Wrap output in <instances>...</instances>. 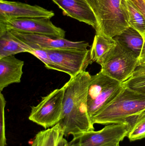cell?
I'll return each instance as SVG.
<instances>
[{"instance_id":"1","label":"cell","mask_w":145,"mask_h":146,"mask_svg":"<svg viewBox=\"0 0 145 146\" xmlns=\"http://www.w3.org/2000/svg\"><path fill=\"white\" fill-rule=\"evenodd\" d=\"M91 75L87 71L70 77L64 88L63 110L58 124L65 137L94 130L87 110V93Z\"/></svg>"},{"instance_id":"2","label":"cell","mask_w":145,"mask_h":146,"mask_svg":"<svg viewBox=\"0 0 145 146\" xmlns=\"http://www.w3.org/2000/svg\"><path fill=\"white\" fill-rule=\"evenodd\" d=\"M145 110V94L123 86L119 94L92 119L93 124L125 123L126 120Z\"/></svg>"},{"instance_id":"3","label":"cell","mask_w":145,"mask_h":146,"mask_svg":"<svg viewBox=\"0 0 145 146\" xmlns=\"http://www.w3.org/2000/svg\"><path fill=\"white\" fill-rule=\"evenodd\" d=\"M122 82L101 71L91 76L87 93V110L91 120L108 106L123 88Z\"/></svg>"},{"instance_id":"4","label":"cell","mask_w":145,"mask_h":146,"mask_svg":"<svg viewBox=\"0 0 145 146\" xmlns=\"http://www.w3.org/2000/svg\"><path fill=\"white\" fill-rule=\"evenodd\" d=\"M121 0H99L96 35L113 39L130 27L121 6Z\"/></svg>"},{"instance_id":"5","label":"cell","mask_w":145,"mask_h":146,"mask_svg":"<svg viewBox=\"0 0 145 146\" xmlns=\"http://www.w3.org/2000/svg\"><path fill=\"white\" fill-rule=\"evenodd\" d=\"M100 65L102 72L122 83L132 76L138 66V58L116 42Z\"/></svg>"},{"instance_id":"6","label":"cell","mask_w":145,"mask_h":146,"mask_svg":"<svg viewBox=\"0 0 145 146\" xmlns=\"http://www.w3.org/2000/svg\"><path fill=\"white\" fill-rule=\"evenodd\" d=\"M64 94L63 86L43 97L37 105L31 106L29 120L45 129L58 124L62 115Z\"/></svg>"},{"instance_id":"7","label":"cell","mask_w":145,"mask_h":146,"mask_svg":"<svg viewBox=\"0 0 145 146\" xmlns=\"http://www.w3.org/2000/svg\"><path fill=\"white\" fill-rule=\"evenodd\" d=\"M53 66V70L68 74L73 77L86 71L93 62L90 50H46Z\"/></svg>"},{"instance_id":"8","label":"cell","mask_w":145,"mask_h":146,"mask_svg":"<svg viewBox=\"0 0 145 146\" xmlns=\"http://www.w3.org/2000/svg\"><path fill=\"white\" fill-rule=\"evenodd\" d=\"M128 133L125 123L108 124L99 131H89L73 137L69 146H115L127 136Z\"/></svg>"},{"instance_id":"9","label":"cell","mask_w":145,"mask_h":146,"mask_svg":"<svg viewBox=\"0 0 145 146\" xmlns=\"http://www.w3.org/2000/svg\"><path fill=\"white\" fill-rule=\"evenodd\" d=\"M19 41L34 50L69 49L87 50L89 44L85 41L73 42L64 38L43 34L9 31Z\"/></svg>"},{"instance_id":"10","label":"cell","mask_w":145,"mask_h":146,"mask_svg":"<svg viewBox=\"0 0 145 146\" xmlns=\"http://www.w3.org/2000/svg\"><path fill=\"white\" fill-rule=\"evenodd\" d=\"M11 31L64 38L66 35L64 30L54 25L50 19L44 18H23L0 21V31Z\"/></svg>"},{"instance_id":"11","label":"cell","mask_w":145,"mask_h":146,"mask_svg":"<svg viewBox=\"0 0 145 146\" xmlns=\"http://www.w3.org/2000/svg\"><path fill=\"white\" fill-rule=\"evenodd\" d=\"M54 12L37 5L20 2L0 0V21L23 18H44L51 19Z\"/></svg>"},{"instance_id":"12","label":"cell","mask_w":145,"mask_h":146,"mask_svg":"<svg viewBox=\"0 0 145 146\" xmlns=\"http://www.w3.org/2000/svg\"><path fill=\"white\" fill-rule=\"evenodd\" d=\"M62 9L64 14L80 22L98 27L97 17L86 0H52Z\"/></svg>"},{"instance_id":"13","label":"cell","mask_w":145,"mask_h":146,"mask_svg":"<svg viewBox=\"0 0 145 146\" xmlns=\"http://www.w3.org/2000/svg\"><path fill=\"white\" fill-rule=\"evenodd\" d=\"M24 62L14 55L0 59V91L13 83H20L23 74Z\"/></svg>"},{"instance_id":"14","label":"cell","mask_w":145,"mask_h":146,"mask_svg":"<svg viewBox=\"0 0 145 146\" xmlns=\"http://www.w3.org/2000/svg\"><path fill=\"white\" fill-rule=\"evenodd\" d=\"M64 135L58 123L50 128L38 132L31 146H69Z\"/></svg>"},{"instance_id":"15","label":"cell","mask_w":145,"mask_h":146,"mask_svg":"<svg viewBox=\"0 0 145 146\" xmlns=\"http://www.w3.org/2000/svg\"><path fill=\"white\" fill-rule=\"evenodd\" d=\"M139 58L144 44V37L134 28L129 27L113 38Z\"/></svg>"},{"instance_id":"16","label":"cell","mask_w":145,"mask_h":146,"mask_svg":"<svg viewBox=\"0 0 145 146\" xmlns=\"http://www.w3.org/2000/svg\"><path fill=\"white\" fill-rule=\"evenodd\" d=\"M32 49L19 41L9 31H0V59L21 53H30Z\"/></svg>"},{"instance_id":"17","label":"cell","mask_w":145,"mask_h":146,"mask_svg":"<svg viewBox=\"0 0 145 146\" xmlns=\"http://www.w3.org/2000/svg\"><path fill=\"white\" fill-rule=\"evenodd\" d=\"M121 6L130 27L138 31L144 37L145 34V18L130 0H121Z\"/></svg>"},{"instance_id":"18","label":"cell","mask_w":145,"mask_h":146,"mask_svg":"<svg viewBox=\"0 0 145 146\" xmlns=\"http://www.w3.org/2000/svg\"><path fill=\"white\" fill-rule=\"evenodd\" d=\"M115 45L116 42L114 39L96 34L90 49V56L93 62H95L100 65Z\"/></svg>"},{"instance_id":"19","label":"cell","mask_w":145,"mask_h":146,"mask_svg":"<svg viewBox=\"0 0 145 146\" xmlns=\"http://www.w3.org/2000/svg\"><path fill=\"white\" fill-rule=\"evenodd\" d=\"M127 126V137L131 141L145 138V110L129 117L125 122Z\"/></svg>"},{"instance_id":"20","label":"cell","mask_w":145,"mask_h":146,"mask_svg":"<svg viewBox=\"0 0 145 146\" xmlns=\"http://www.w3.org/2000/svg\"><path fill=\"white\" fill-rule=\"evenodd\" d=\"M122 83L123 86L145 94V75L131 76Z\"/></svg>"},{"instance_id":"21","label":"cell","mask_w":145,"mask_h":146,"mask_svg":"<svg viewBox=\"0 0 145 146\" xmlns=\"http://www.w3.org/2000/svg\"><path fill=\"white\" fill-rule=\"evenodd\" d=\"M6 101L3 94L0 93V146L7 145L5 135V107Z\"/></svg>"},{"instance_id":"22","label":"cell","mask_w":145,"mask_h":146,"mask_svg":"<svg viewBox=\"0 0 145 146\" xmlns=\"http://www.w3.org/2000/svg\"><path fill=\"white\" fill-rule=\"evenodd\" d=\"M30 54L33 55L43 62L46 68L53 70L52 63L50 60L49 56L46 50L32 49Z\"/></svg>"},{"instance_id":"23","label":"cell","mask_w":145,"mask_h":146,"mask_svg":"<svg viewBox=\"0 0 145 146\" xmlns=\"http://www.w3.org/2000/svg\"><path fill=\"white\" fill-rule=\"evenodd\" d=\"M145 18V2L144 0H130Z\"/></svg>"},{"instance_id":"24","label":"cell","mask_w":145,"mask_h":146,"mask_svg":"<svg viewBox=\"0 0 145 146\" xmlns=\"http://www.w3.org/2000/svg\"><path fill=\"white\" fill-rule=\"evenodd\" d=\"M97 16L99 7V0H86Z\"/></svg>"},{"instance_id":"25","label":"cell","mask_w":145,"mask_h":146,"mask_svg":"<svg viewBox=\"0 0 145 146\" xmlns=\"http://www.w3.org/2000/svg\"><path fill=\"white\" fill-rule=\"evenodd\" d=\"M144 42L140 56L138 58V66L145 64V34L144 36Z\"/></svg>"},{"instance_id":"26","label":"cell","mask_w":145,"mask_h":146,"mask_svg":"<svg viewBox=\"0 0 145 146\" xmlns=\"http://www.w3.org/2000/svg\"><path fill=\"white\" fill-rule=\"evenodd\" d=\"M145 75V64L138 66L132 76H139Z\"/></svg>"},{"instance_id":"27","label":"cell","mask_w":145,"mask_h":146,"mask_svg":"<svg viewBox=\"0 0 145 146\" xmlns=\"http://www.w3.org/2000/svg\"><path fill=\"white\" fill-rule=\"evenodd\" d=\"M115 146H120V145H117Z\"/></svg>"},{"instance_id":"28","label":"cell","mask_w":145,"mask_h":146,"mask_svg":"<svg viewBox=\"0 0 145 146\" xmlns=\"http://www.w3.org/2000/svg\"><path fill=\"white\" fill-rule=\"evenodd\" d=\"M144 1L145 2V0H144Z\"/></svg>"}]
</instances>
